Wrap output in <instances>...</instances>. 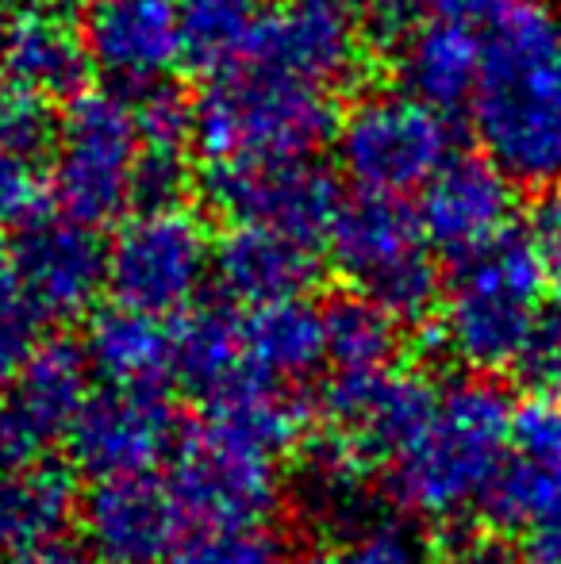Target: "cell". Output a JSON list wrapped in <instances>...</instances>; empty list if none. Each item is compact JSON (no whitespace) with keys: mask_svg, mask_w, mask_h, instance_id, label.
<instances>
[{"mask_svg":"<svg viewBox=\"0 0 561 564\" xmlns=\"http://www.w3.org/2000/svg\"><path fill=\"white\" fill-rule=\"evenodd\" d=\"M511 411L516 403L485 380L431 384L423 408L381 460L389 491L431 522L485 511L508 453Z\"/></svg>","mask_w":561,"mask_h":564,"instance_id":"obj_2","label":"cell"},{"mask_svg":"<svg viewBox=\"0 0 561 564\" xmlns=\"http://www.w3.org/2000/svg\"><path fill=\"white\" fill-rule=\"evenodd\" d=\"M185 426L173 415L165 392H131V388H100L89 395L66 449L77 473L97 480L154 473L173 457Z\"/></svg>","mask_w":561,"mask_h":564,"instance_id":"obj_16","label":"cell"},{"mask_svg":"<svg viewBox=\"0 0 561 564\" xmlns=\"http://www.w3.org/2000/svg\"><path fill=\"white\" fill-rule=\"evenodd\" d=\"M278 457L258 438L208 415L181 434L165 480L193 534L255 530L266 527L278 503Z\"/></svg>","mask_w":561,"mask_h":564,"instance_id":"obj_9","label":"cell"},{"mask_svg":"<svg viewBox=\"0 0 561 564\" xmlns=\"http://www.w3.org/2000/svg\"><path fill=\"white\" fill-rule=\"evenodd\" d=\"M39 173L31 162L0 154V230L23 227L39 212Z\"/></svg>","mask_w":561,"mask_h":564,"instance_id":"obj_32","label":"cell"},{"mask_svg":"<svg viewBox=\"0 0 561 564\" xmlns=\"http://www.w3.org/2000/svg\"><path fill=\"white\" fill-rule=\"evenodd\" d=\"M343 177L362 196L404 200L423 193L454 158V127L442 112L400 89L369 93L335 127Z\"/></svg>","mask_w":561,"mask_h":564,"instance_id":"obj_6","label":"cell"},{"mask_svg":"<svg viewBox=\"0 0 561 564\" xmlns=\"http://www.w3.org/2000/svg\"><path fill=\"white\" fill-rule=\"evenodd\" d=\"M504 0H442V12H457L465 20H485L488 12H496Z\"/></svg>","mask_w":561,"mask_h":564,"instance_id":"obj_36","label":"cell"},{"mask_svg":"<svg viewBox=\"0 0 561 564\" xmlns=\"http://www.w3.org/2000/svg\"><path fill=\"white\" fill-rule=\"evenodd\" d=\"M531 238L539 242V250L547 253V261H558L561 265V185L542 193L539 208H535V219H531Z\"/></svg>","mask_w":561,"mask_h":564,"instance_id":"obj_33","label":"cell"},{"mask_svg":"<svg viewBox=\"0 0 561 564\" xmlns=\"http://www.w3.org/2000/svg\"><path fill=\"white\" fill-rule=\"evenodd\" d=\"M0 564H93V561L85 557L82 545L62 542V545H51V550L23 553V557H0Z\"/></svg>","mask_w":561,"mask_h":564,"instance_id":"obj_35","label":"cell"},{"mask_svg":"<svg viewBox=\"0 0 561 564\" xmlns=\"http://www.w3.org/2000/svg\"><path fill=\"white\" fill-rule=\"evenodd\" d=\"M327 564H431V553L404 522L366 519L362 527L346 530L343 545L331 553Z\"/></svg>","mask_w":561,"mask_h":564,"instance_id":"obj_28","label":"cell"},{"mask_svg":"<svg viewBox=\"0 0 561 564\" xmlns=\"http://www.w3.org/2000/svg\"><path fill=\"white\" fill-rule=\"evenodd\" d=\"M454 564H511V561H508V553L496 550V545L477 542V545H470V550L457 553V561H454Z\"/></svg>","mask_w":561,"mask_h":564,"instance_id":"obj_37","label":"cell"},{"mask_svg":"<svg viewBox=\"0 0 561 564\" xmlns=\"http://www.w3.org/2000/svg\"><path fill=\"white\" fill-rule=\"evenodd\" d=\"M82 499L66 468L28 465L0 473V557L51 550L69 542Z\"/></svg>","mask_w":561,"mask_h":564,"instance_id":"obj_24","label":"cell"},{"mask_svg":"<svg viewBox=\"0 0 561 564\" xmlns=\"http://www.w3.org/2000/svg\"><path fill=\"white\" fill-rule=\"evenodd\" d=\"M170 564H289L281 542L266 527L255 530H201L177 550Z\"/></svg>","mask_w":561,"mask_h":564,"instance_id":"obj_30","label":"cell"},{"mask_svg":"<svg viewBox=\"0 0 561 564\" xmlns=\"http://www.w3.org/2000/svg\"><path fill=\"white\" fill-rule=\"evenodd\" d=\"M488 519L508 530H539L561 514V400L531 395L511 411L508 453L488 496Z\"/></svg>","mask_w":561,"mask_h":564,"instance_id":"obj_18","label":"cell"},{"mask_svg":"<svg viewBox=\"0 0 561 564\" xmlns=\"http://www.w3.org/2000/svg\"><path fill=\"white\" fill-rule=\"evenodd\" d=\"M216 265V238L185 204L139 208L108 242V292L150 319L188 315Z\"/></svg>","mask_w":561,"mask_h":564,"instance_id":"obj_7","label":"cell"},{"mask_svg":"<svg viewBox=\"0 0 561 564\" xmlns=\"http://www.w3.org/2000/svg\"><path fill=\"white\" fill-rule=\"evenodd\" d=\"M89 69L123 97L162 89L188 62L181 0H82Z\"/></svg>","mask_w":561,"mask_h":564,"instance_id":"obj_14","label":"cell"},{"mask_svg":"<svg viewBox=\"0 0 561 564\" xmlns=\"http://www.w3.org/2000/svg\"><path fill=\"white\" fill-rule=\"evenodd\" d=\"M250 365L262 380L300 392L304 380L327 369V338H323V307L308 300L258 307L242 315Z\"/></svg>","mask_w":561,"mask_h":564,"instance_id":"obj_25","label":"cell"},{"mask_svg":"<svg viewBox=\"0 0 561 564\" xmlns=\"http://www.w3.org/2000/svg\"><path fill=\"white\" fill-rule=\"evenodd\" d=\"M323 246L354 292L385 307L397 323L427 312L442 292L434 250L416 208H408L404 200L350 196L338 208Z\"/></svg>","mask_w":561,"mask_h":564,"instance_id":"obj_8","label":"cell"},{"mask_svg":"<svg viewBox=\"0 0 561 564\" xmlns=\"http://www.w3.org/2000/svg\"><path fill=\"white\" fill-rule=\"evenodd\" d=\"M550 304V261L531 230H508L496 242L454 261L439 292V338L473 372L519 369Z\"/></svg>","mask_w":561,"mask_h":564,"instance_id":"obj_3","label":"cell"},{"mask_svg":"<svg viewBox=\"0 0 561 564\" xmlns=\"http://www.w3.org/2000/svg\"><path fill=\"white\" fill-rule=\"evenodd\" d=\"M392 4H420V0H392Z\"/></svg>","mask_w":561,"mask_h":564,"instance_id":"obj_41","label":"cell"},{"mask_svg":"<svg viewBox=\"0 0 561 564\" xmlns=\"http://www.w3.org/2000/svg\"><path fill=\"white\" fill-rule=\"evenodd\" d=\"M527 564H561V514L531 530L527 542Z\"/></svg>","mask_w":561,"mask_h":564,"instance_id":"obj_34","label":"cell"},{"mask_svg":"<svg viewBox=\"0 0 561 564\" xmlns=\"http://www.w3.org/2000/svg\"><path fill=\"white\" fill-rule=\"evenodd\" d=\"M54 131L58 119L51 116L46 100L0 85V154L35 165L54 147Z\"/></svg>","mask_w":561,"mask_h":564,"instance_id":"obj_29","label":"cell"},{"mask_svg":"<svg viewBox=\"0 0 561 564\" xmlns=\"http://www.w3.org/2000/svg\"><path fill=\"white\" fill-rule=\"evenodd\" d=\"M93 395L85 349L66 338H43L0 400V473L43 465L66 446Z\"/></svg>","mask_w":561,"mask_h":564,"instance_id":"obj_12","label":"cell"},{"mask_svg":"<svg viewBox=\"0 0 561 564\" xmlns=\"http://www.w3.org/2000/svg\"><path fill=\"white\" fill-rule=\"evenodd\" d=\"M289 564H327V557H296V561H289Z\"/></svg>","mask_w":561,"mask_h":564,"instance_id":"obj_39","label":"cell"},{"mask_svg":"<svg viewBox=\"0 0 561 564\" xmlns=\"http://www.w3.org/2000/svg\"><path fill=\"white\" fill-rule=\"evenodd\" d=\"M77 527L93 564H170L188 542V519L158 473L97 480L82 499Z\"/></svg>","mask_w":561,"mask_h":564,"instance_id":"obj_15","label":"cell"},{"mask_svg":"<svg viewBox=\"0 0 561 564\" xmlns=\"http://www.w3.org/2000/svg\"><path fill=\"white\" fill-rule=\"evenodd\" d=\"M204 200L242 227H266L304 246L327 242L343 208V188L312 158L258 165H212L201 177Z\"/></svg>","mask_w":561,"mask_h":564,"instance_id":"obj_11","label":"cell"},{"mask_svg":"<svg viewBox=\"0 0 561 564\" xmlns=\"http://www.w3.org/2000/svg\"><path fill=\"white\" fill-rule=\"evenodd\" d=\"M481 31L473 134L511 185L550 193L561 185V15L547 0H504Z\"/></svg>","mask_w":561,"mask_h":564,"instance_id":"obj_1","label":"cell"},{"mask_svg":"<svg viewBox=\"0 0 561 564\" xmlns=\"http://www.w3.org/2000/svg\"><path fill=\"white\" fill-rule=\"evenodd\" d=\"M89 77L82 28L62 0H20L0 8V85L39 100H74Z\"/></svg>","mask_w":561,"mask_h":564,"instance_id":"obj_17","label":"cell"},{"mask_svg":"<svg viewBox=\"0 0 561 564\" xmlns=\"http://www.w3.org/2000/svg\"><path fill=\"white\" fill-rule=\"evenodd\" d=\"M212 276L227 300L250 307H273L300 300L315 281V250L266 227L235 224L216 242Z\"/></svg>","mask_w":561,"mask_h":564,"instance_id":"obj_21","label":"cell"},{"mask_svg":"<svg viewBox=\"0 0 561 564\" xmlns=\"http://www.w3.org/2000/svg\"><path fill=\"white\" fill-rule=\"evenodd\" d=\"M173 384L204 400V408H216L242 388L270 384L250 365L242 315L227 307H193L181 315L173 327Z\"/></svg>","mask_w":561,"mask_h":564,"instance_id":"obj_22","label":"cell"},{"mask_svg":"<svg viewBox=\"0 0 561 564\" xmlns=\"http://www.w3.org/2000/svg\"><path fill=\"white\" fill-rule=\"evenodd\" d=\"M547 319L554 323V327L561 330V269H558L554 284H550V304H547Z\"/></svg>","mask_w":561,"mask_h":564,"instance_id":"obj_38","label":"cell"},{"mask_svg":"<svg viewBox=\"0 0 561 564\" xmlns=\"http://www.w3.org/2000/svg\"><path fill=\"white\" fill-rule=\"evenodd\" d=\"M511 212H516V185L485 154H454L420 193L416 216L431 250L457 261L508 235Z\"/></svg>","mask_w":561,"mask_h":564,"instance_id":"obj_19","label":"cell"},{"mask_svg":"<svg viewBox=\"0 0 561 564\" xmlns=\"http://www.w3.org/2000/svg\"><path fill=\"white\" fill-rule=\"evenodd\" d=\"M369 0H278L262 8L227 66H250L335 97L366 62Z\"/></svg>","mask_w":561,"mask_h":564,"instance_id":"obj_10","label":"cell"},{"mask_svg":"<svg viewBox=\"0 0 561 564\" xmlns=\"http://www.w3.org/2000/svg\"><path fill=\"white\" fill-rule=\"evenodd\" d=\"M374 457L343 431H331L315 438L304 449V468H300V484H304V499L320 519L346 522V527H362L369 514L362 511L366 499V480Z\"/></svg>","mask_w":561,"mask_h":564,"instance_id":"obj_27","label":"cell"},{"mask_svg":"<svg viewBox=\"0 0 561 564\" xmlns=\"http://www.w3.org/2000/svg\"><path fill=\"white\" fill-rule=\"evenodd\" d=\"M39 327H43V319L23 300L20 281L0 289V384H8L39 349V341H43Z\"/></svg>","mask_w":561,"mask_h":564,"instance_id":"obj_31","label":"cell"},{"mask_svg":"<svg viewBox=\"0 0 561 564\" xmlns=\"http://www.w3.org/2000/svg\"><path fill=\"white\" fill-rule=\"evenodd\" d=\"M323 338H327L331 377H377L397 369V319L358 292L323 307Z\"/></svg>","mask_w":561,"mask_h":564,"instance_id":"obj_26","label":"cell"},{"mask_svg":"<svg viewBox=\"0 0 561 564\" xmlns=\"http://www.w3.org/2000/svg\"><path fill=\"white\" fill-rule=\"evenodd\" d=\"M485 66V31L457 12H434L412 23L397 46L400 93L450 116L470 108Z\"/></svg>","mask_w":561,"mask_h":564,"instance_id":"obj_20","label":"cell"},{"mask_svg":"<svg viewBox=\"0 0 561 564\" xmlns=\"http://www.w3.org/2000/svg\"><path fill=\"white\" fill-rule=\"evenodd\" d=\"M82 349L105 388L165 392V384H173V327H165V319L112 304L93 312Z\"/></svg>","mask_w":561,"mask_h":564,"instance_id":"obj_23","label":"cell"},{"mask_svg":"<svg viewBox=\"0 0 561 564\" xmlns=\"http://www.w3.org/2000/svg\"><path fill=\"white\" fill-rule=\"evenodd\" d=\"M142 134L131 97L85 89L58 116L51 147V193L58 212L89 227L123 224L139 208Z\"/></svg>","mask_w":561,"mask_h":564,"instance_id":"obj_5","label":"cell"},{"mask_svg":"<svg viewBox=\"0 0 561 564\" xmlns=\"http://www.w3.org/2000/svg\"><path fill=\"white\" fill-rule=\"evenodd\" d=\"M239 4H247V8H255V12H262V0H239Z\"/></svg>","mask_w":561,"mask_h":564,"instance_id":"obj_40","label":"cell"},{"mask_svg":"<svg viewBox=\"0 0 561 564\" xmlns=\"http://www.w3.org/2000/svg\"><path fill=\"white\" fill-rule=\"evenodd\" d=\"M23 300L43 323L82 319L108 292V242L97 227L39 208L8 242Z\"/></svg>","mask_w":561,"mask_h":564,"instance_id":"obj_13","label":"cell"},{"mask_svg":"<svg viewBox=\"0 0 561 564\" xmlns=\"http://www.w3.org/2000/svg\"><path fill=\"white\" fill-rule=\"evenodd\" d=\"M335 97L250 66H224L193 100V147L212 165L300 162L335 134Z\"/></svg>","mask_w":561,"mask_h":564,"instance_id":"obj_4","label":"cell"}]
</instances>
